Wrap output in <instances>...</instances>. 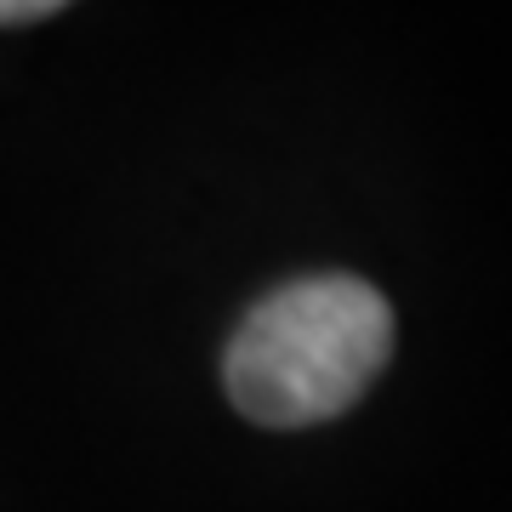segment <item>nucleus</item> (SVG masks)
<instances>
[{"instance_id":"1","label":"nucleus","mask_w":512,"mask_h":512,"mask_svg":"<svg viewBox=\"0 0 512 512\" xmlns=\"http://www.w3.org/2000/svg\"><path fill=\"white\" fill-rule=\"evenodd\" d=\"M393 359V308L359 274H302L256 296L222 348V393L256 427H319Z\"/></svg>"},{"instance_id":"2","label":"nucleus","mask_w":512,"mask_h":512,"mask_svg":"<svg viewBox=\"0 0 512 512\" xmlns=\"http://www.w3.org/2000/svg\"><path fill=\"white\" fill-rule=\"evenodd\" d=\"M69 0H0V29H18V23H40L52 18V12H63Z\"/></svg>"}]
</instances>
